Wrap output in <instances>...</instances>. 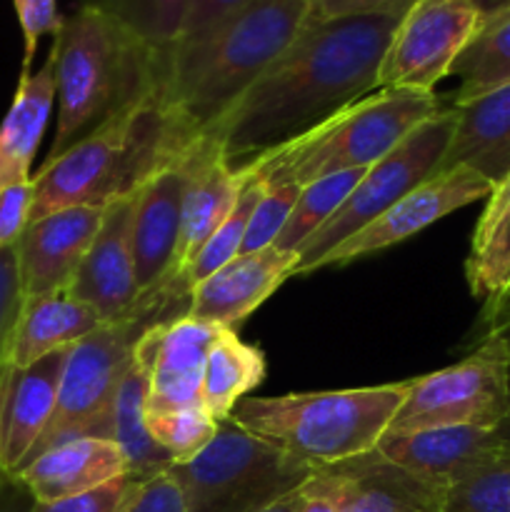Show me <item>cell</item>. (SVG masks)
I'll use <instances>...</instances> for the list:
<instances>
[{
	"instance_id": "obj_10",
	"label": "cell",
	"mask_w": 510,
	"mask_h": 512,
	"mask_svg": "<svg viewBox=\"0 0 510 512\" xmlns=\"http://www.w3.org/2000/svg\"><path fill=\"white\" fill-rule=\"evenodd\" d=\"M510 410V358L493 340L443 370L413 378L385 435L435 428H500Z\"/></svg>"
},
{
	"instance_id": "obj_5",
	"label": "cell",
	"mask_w": 510,
	"mask_h": 512,
	"mask_svg": "<svg viewBox=\"0 0 510 512\" xmlns=\"http://www.w3.org/2000/svg\"><path fill=\"white\" fill-rule=\"evenodd\" d=\"M410 388L413 378L370 388L243 398L230 420L320 470L373 453Z\"/></svg>"
},
{
	"instance_id": "obj_16",
	"label": "cell",
	"mask_w": 510,
	"mask_h": 512,
	"mask_svg": "<svg viewBox=\"0 0 510 512\" xmlns=\"http://www.w3.org/2000/svg\"><path fill=\"white\" fill-rule=\"evenodd\" d=\"M200 140V138H198ZM198 140L188 153L153 175L135 193L133 250L138 285L143 293L165 283L173 268L183 223V203L198 158Z\"/></svg>"
},
{
	"instance_id": "obj_24",
	"label": "cell",
	"mask_w": 510,
	"mask_h": 512,
	"mask_svg": "<svg viewBox=\"0 0 510 512\" xmlns=\"http://www.w3.org/2000/svg\"><path fill=\"white\" fill-rule=\"evenodd\" d=\"M55 103V53L35 73H20L13 103L0 123V190L28 183Z\"/></svg>"
},
{
	"instance_id": "obj_19",
	"label": "cell",
	"mask_w": 510,
	"mask_h": 512,
	"mask_svg": "<svg viewBox=\"0 0 510 512\" xmlns=\"http://www.w3.org/2000/svg\"><path fill=\"white\" fill-rule=\"evenodd\" d=\"M295 265L298 253H283L275 245L238 255L190 290L188 315L210 328L238 330L285 280L293 278Z\"/></svg>"
},
{
	"instance_id": "obj_3",
	"label": "cell",
	"mask_w": 510,
	"mask_h": 512,
	"mask_svg": "<svg viewBox=\"0 0 510 512\" xmlns=\"http://www.w3.org/2000/svg\"><path fill=\"white\" fill-rule=\"evenodd\" d=\"M315 18L313 0H253L233 18L168 53L163 98L203 135L253 88Z\"/></svg>"
},
{
	"instance_id": "obj_28",
	"label": "cell",
	"mask_w": 510,
	"mask_h": 512,
	"mask_svg": "<svg viewBox=\"0 0 510 512\" xmlns=\"http://www.w3.org/2000/svg\"><path fill=\"white\" fill-rule=\"evenodd\" d=\"M450 78H458L453 108L510 83V3L485 15L475 38L450 68Z\"/></svg>"
},
{
	"instance_id": "obj_45",
	"label": "cell",
	"mask_w": 510,
	"mask_h": 512,
	"mask_svg": "<svg viewBox=\"0 0 510 512\" xmlns=\"http://www.w3.org/2000/svg\"><path fill=\"white\" fill-rule=\"evenodd\" d=\"M35 500L18 480L8 478L0 485V512H30Z\"/></svg>"
},
{
	"instance_id": "obj_25",
	"label": "cell",
	"mask_w": 510,
	"mask_h": 512,
	"mask_svg": "<svg viewBox=\"0 0 510 512\" xmlns=\"http://www.w3.org/2000/svg\"><path fill=\"white\" fill-rule=\"evenodd\" d=\"M468 165L498 185L510 173V83L455 108V133L440 170Z\"/></svg>"
},
{
	"instance_id": "obj_33",
	"label": "cell",
	"mask_w": 510,
	"mask_h": 512,
	"mask_svg": "<svg viewBox=\"0 0 510 512\" xmlns=\"http://www.w3.org/2000/svg\"><path fill=\"white\" fill-rule=\"evenodd\" d=\"M220 425L215 423L205 408L163 410V413H145V428L150 438L173 458L175 463L195 458L210 440L218 435Z\"/></svg>"
},
{
	"instance_id": "obj_50",
	"label": "cell",
	"mask_w": 510,
	"mask_h": 512,
	"mask_svg": "<svg viewBox=\"0 0 510 512\" xmlns=\"http://www.w3.org/2000/svg\"><path fill=\"white\" fill-rule=\"evenodd\" d=\"M5 480H8V475H5V473H3V468H0V485H3Z\"/></svg>"
},
{
	"instance_id": "obj_41",
	"label": "cell",
	"mask_w": 510,
	"mask_h": 512,
	"mask_svg": "<svg viewBox=\"0 0 510 512\" xmlns=\"http://www.w3.org/2000/svg\"><path fill=\"white\" fill-rule=\"evenodd\" d=\"M125 512H188L185 508L183 490L170 470L145 480L138 495Z\"/></svg>"
},
{
	"instance_id": "obj_7",
	"label": "cell",
	"mask_w": 510,
	"mask_h": 512,
	"mask_svg": "<svg viewBox=\"0 0 510 512\" xmlns=\"http://www.w3.org/2000/svg\"><path fill=\"white\" fill-rule=\"evenodd\" d=\"M440 110L445 108L435 93L380 88L243 170L263 185L293 183L300 188L325 175L365 170Z\"/></svg>"
},
{
	"instance_id": "obj_17",
	"label": "cell",
	"mask_w": 510,
	"mask_h": 512,
	"mask_svg": "<svg viewBox=\"0 0 510 512\" xmlns=\"http://www.w3.org/2000/svg\"><path fill=\"white\" fill-rule=\"evenodd\" d=\"M335 512H445L448 488L373 453L318 470Z\"/></svg>"
},
{
	"instance_id": "obj_36",
	"label": "cell",
	"mask_w": 510,
	"mask_h": 512,
	"mask_svg": "<svg viewBox=\"0 0 510 512\" xmlns=\"http://www.w3.org/2000/svg\"><path fill=\"white\" fill-rule=\"evenodd\" d=\"M143 483L145 480L133 478V475H123L90 493L55 500V503H33L30 512H125Z\"/></svg>"
},
{
	"instance_id": "obj_9",
	"label": "cell",
	"mask_w": 510,
	"mask_h": 512,
	"mask_svg": "<svg viewBox=\"0 0 510 512\" xmlns=\"http://www.w3.org/2000/svg\"><path fill=\"white\" fill-rule=\"evenodd\" d=\"M455 133V108L440 110L430 120L413 130L398 148L390 150L385 158L365 168L363 178L335 210L333 218L298 250V265L293 278L308 275L318 268L320 260L338 248L343 240L373 223L380 213L398 203L405 193L418 188L420 183L435 175L448 153L450 138Z\"/></svg>"
},
{
	"instance_id": "obj_26",
	"label": "cell",
	"mask_w": 510,
	"mask_h": 512,
	"mask_svg": "<svg viewBox=\"0 0 510 512\" xmlns=\"http://www.w3.org/2000/svg\"><path fill=\"white\" fill-rule=\"evenodd\" d=\"M465 280L483 313L510 295V173L485 200L465 258Z\"/></svg>"
},
{
	"instance_id": "obj_30",
	"label": "cell",
	"mask_w": 510,
	"mask_h": 512,
	"mask_svg": "<svg viewBox=\"0 0 510 512\" xmlns=\"http://www.w3.org/2000/svg\"><path fill=\"white\" fill-rule=\"evenodd\" d=\"M363 173L365 170H345V173L325 175V178L303 185V190L298 195V203H295L283 233L273 243L275 248L283 250V253H298L333 218L335 210L353 193V188L363 178Z\"/></svg>"
},
{
	"instance_id": "obj_49",
	"label": "cell",
	"mask_w": 510,
	"mask_h": 512,
	"mask_svg": "<svg viewBox=\"0 0 510 512\" xmlns=\"http://www.w3.org/2000/svg\"><path fill=\"white\" fill-rule=\"evenodd\" d=\"M500 428H503V430H505V433H508V435H510V410H508V418H505V423H503V425H500Z\"/></svg>"
},
{
	"instance_id": "obj_20",
	"label": "cell",
	"mask_w": 510,
	"mask_h": 512,
	"mask_svg": "<svg viewBox=\"0 0 510 512\" xmlns=\"http://www.w3.org/2000/svg\"><path fill=\"white\" fill-rule=\"evenodd\" d=\"M68 350H58L25 368L0 375V468L13 478L55 413Z\"/></svg>"
},
{
	"instance_id": "obj_43",
	"label": "cell",
	"mask_w": 510,
	"mask_h": 512,
	"mask_svg": "<svg viewBox=\"0 0 510 512\" xmlns=\"http://www.w3.org/2000/svg\"><path fill=\"white\" fill-rule=\"evenodd\" d=\"M480 340H493L510 358V308H498L493 313H483V318H480V333L475 343H480Z\"/></svg>"
},
{
	"instance_id": "obj_12",
	"label": "cell",
	"mask_w": 510,
	"mask_h": 512,
	"mask_svg": "<svg viewBox=\"0 0 510 512\" xmlns=\"http://www.w3.org/2000/svg\"><path fill=\"white\" fill-rule=\"evenodd\" d=\"M493 188L495 185L485 175L468 168V165L438 170L418 188L405 193L398 203L390 205L385 213H380L373 223L360 228L358 233L343 240L338 248L330 250L315 270L355 263V260L405 243L408 238L438 223L445 215L455 213L465 205L478 203V200H488Z\"/></svg>"
},
{
	"instance_id": "obj_18",
	"label": "cell",
	"mask_w": 510,
	"mask_h": 512,
	"mask_svg": "<svg viewBox=\"0 0 510 512\" xmlns=\"http://www.w3.org/2000/svg\"><path fill=\"white\" fill-rule=\"evenodd\" d=\"M133 210L135 195L108 205L98 235L68 288L73 298L90 305L103 320L130 313L143 295L135 270Z\"/></svg>"
},
{
	"instance_id": "obj_32",
	"label": "cell",
	"mask_w": 510,
	"mask_h": 512,
	"mask_svg": "<svg viewBox=\"0 0 510 512\" xmlns=\"http://www.w3.org/2000/svg\"><path fill=\"white\" fill-rule=\"evenodd\" d=\"M260 195H263V183H260L250 170H243V185H240V193H238V200H235L233 210H230L228 218L220 223V228L210 235V240L203 245L198 258L193 260L190 270L185 273L183 283L185 288H188V293L200 283V280L210 278L215 270H220L223 265H228L230 260L238 258L240 248H243V238H245V228H248L250 213H253Z\"/></svg>"
},
{
	"instance_id": "obj_37",
	"label": "cell",
	"mask_w": 510,
	"mask_h": 512,
	"mask_svg": "<svg viewBox=\"0 0 510 512\" xmlns=\"http://www.w3.org/2000/svg\"><path fill=\"white\" fill-rule=\"evenodd\" d=\"M23 305V285H20L18 248H0V375L5 370L8 358L10 335H13L15 320Z\"/></svg>"
},
{
	"instance_id": "obj_13",
	"label": "cell",
	"mask_w": 510,
	"mask_h": 512,
	"mask_svg": "<svg viewBox=\"0 0 510 512\" xmlns=\"http://www.w3.org/2000/svg\"><path fill=\"white\" fill-rule=\"evenodd\" d=\"M215 328L188 313L160 320L140 338L135 355L148 368L145 413L203 408V375Z\"/></svg>"
},
{
	"instance_id": "obj_29",
	"label": "cell",
	"mask_w": 510,
	"mask_h": 512,
	"mask_svg": "<svg viewBox=\"0 0 510 512\" xmlns=\"http://www.w3.org/2000/svg\"><path fill=\"white\" fill-rule=\"evenodd\" d=\"M145 403H148V368L135 355V363L125 373L113 400V440L123 448L130 463V475L150 480L165 473L173 458L150 438L145 428Z\"/></svg>"
},
{
	"instance_id": "obj_4",
	"label": "cell",
	"mask_w": 510,
	"mask_h": 512,
	"mask_svg": "<svg viewBox=\"0 0 510 512\" xmlns=\"http://www.w3.org/2000/svg\"><path fill=\"white\" fill-rule=\"evenodd\" d=\"M58 123L48 160L128 105L163 88L168 53L153 50L93 5H80L53 38Z\"/></svg>"
},
{
	"instance_id": "obj_2",
	"label": "cell",
	"mask_w": 510,
	"mask_h": 512,
	"mask_svg": "<svg viewBox=\"0 0 510 512\" xmlns=\"http://www.w3.org/2000/svg\"><path fill=\"white\" fill-rule=\"evenodd\" d=\"M195 135L165 103L163 88L128 105L103 125L45 160L33 178L30 223L75 205H103L138 193L158 170L188 153Z\"/></svg>"
},
{
	"instance_id": "obj_39",
	"label": "cell",
	"mask_w": 510,
	"mask_h": 512,
	"mask_svg": "<svg viewBox=\"0 0 510 512\" xmlns=\"http://www.w3.org/2000/svg\"><path fill=\"white\" fill-rule=\"evenodd\" d=\"M30 205H33V178L28 183L0 190V248L18 245L20 235L30 223Z\"/></svg>"
},
{
	"instance_id": "obj_23",
	"label": "cell",
	"mask_w": 510,
	"mask_h": 512,
	"mask_svg": "<svg viewBox=\"0 0 510 512\" xmlns=\"http://www.w3.org/2000/svg\"><path fill=\"white\" fill-rule=\"evenodd\" d=\"M103 323L108 320L100 318V313L83 300L73 298L68 290L23 298L10 335L5 368H25L45 355L73 348Z\"/></svg>"
},
{
	"instance_id": "obj_31",
	"label": "cell",
	"mask_w": 510,
	"mask_h": 512,
	"mask_svg": "<svg viewBox=\"0 0 510 512\" xmlns=\"http://www.w3.org/2000/svg\"><path fill=\"white\" fill-rule=\"evenodd\" d=\"M103 10L153 50L168 53L183 35L188 0H83Z\"/></svg>"
},
{
	"instance_id": "obj_44",
	"label": "cell",
	"mask_w": 510,
	"mask_h": 512,
	"mask_svg": "<svg viewBox=\"0 0 510 512\" xmlns=\"http://www.w3.org/2000/svg\"><path fill=\"white\" fill-rule=\"evenodd\" d=\"M298 512H335L333 498H330V493L325 490V485L318 480V473H315L313 478L303 485Z\"/></svg>"
},
{
	"instance_id": "obj_48",
	"label": "cell",
	"mask_w": 510,
	"mask_h": 512,
	"mask_svg": "<svg viewBox=\"0 0 510 512\" xmlns=\"http://www.w3.org/2000/svg\"><path fill=\"white\" fill-rule=\"evenodd\" d=\"M498 308H510V295H508V298L503 300V303H500V305H495L493 310H498ZM493 310H488V313H493Z\"/></svg>"
},
{
	"instance_id": "obj_42",
	"label": "cell",
	"mask_w": 510,
	"mask_h": 512,
	"mask_svg": "<svg viewBox=\"0 0 510 512\" xmlns=\"http://www.w3.org/2000/svg\"><path fill=\"white\" fill-rule=\"evenodd\" d=\"M413 0H313L318 18H345V15L395 13L408 10Z\"/></svg>"
},
{
	"instance_id": "obj_8",
	"label": "cell",
	"mask_w": 510,
	"mask_h": 512,
	"mask_svg": "<svg viewBox=\"0 0 510 512\" xmlns=\"http://www.w3.org/2000/svg\"><path fill=\"white\" fill-rule=\"evenodd\" d=\"M170 473L188 512H260L303 488L318 468L228 420L208 448L170 465Z\"/></svg>"
},
{
	"instance_id": "obj_47",
	"label": "cell",
	"mask_w": 510,
	"mask_h": 512,
	"mask_svg": "<svg viewBox=\"0 0 510 512\" xmlns=\"http://www.w3.org/2000/svg\"><path fill=\"white\" fill-rule=\"evenodd\" d=\"M475 3H478V8L483 10V18L488 13H493V10H498V8H503V5H508L510 0H475Z\"/></svg>"
},
{
	"instance_id": "obj_40",
	"label": "cell",
	"mask_w": 510,
	"mask_h": 512,
	"mask_svg": "<svg viewBox=\"0 0 510 512\" xmlns=\"http://www.w3.org/2000/svg\"><path fill=\"white\" fill-rule=\"evenodd\" d=\"M250 3H253V0H188L183 35H180L178 43H183V40H195L200 38V35L210 33V30L218 28L223 20L233 18L238 10H243L245 5Z\"/></svg>"
},
{
	"instance_id": "obj_38",
	"label": "cell",
	"mask_w": 510,
	"mask_h": 512,
	"mask_svg": "<svg viewBox=\"0 0 510 512\" xmlns=\"http://www.w3.org/2000/svg\"><path fill=\"white\" fill-rule=\"evenodd\" d=\"M20 30H23V73H28L43 35H55L63 25L58 0H13Z\"/></svg>"
},
{
	"instance_id": "obj_1",
	"label": "cell",
	"mask_w": 510,
	"mask_h": 512,
	"mask_svg": "<svg viewBox=\"0 0 510 512\" xmlns=\"http://www.w3.org/2000/svg\"><path fill=\"white\" fill-rule=\"evenodd\" d=\"M405 10L315 15L253 88L208 130L233 170L310 133L355 100L380 90L385 50Z\"/></svg>"
},
{
	"instance_id": "obj_21",
	"label": "cell",
	"mask_w": 510,
	"mask_h": 512,
	"mask_svg": "<svg viewBox=\"0 0 510 512\" xmlns=\"http://www.w3.org/2000/svg\"><path fill=\"white\" fill-rule=\"evenodd\" d=\"M130 475L123 448L108 438H75L53 445L13 475L35 503H55L90 493Z\"/></svg>"
},
{
	"instance_id": "obj_6",
	"label": "cell",
	"mask_w": 510,
	"mask_h": 512,
	"mask_svg": "<svg viewBox=\"0 0 510 512\" xmlns=\"http://www.w3.org/2000/svg\"><path fill=\"white\" fill-rule=\"evenodd\" d=\"M190 293L168 278L140 295L130 313L108 320L73 345L65 360L55 413L23 465L53 445L75 438L113 440V400L135 363L140 338L160 320L188 313Z\"/></svg>"
},
{
	"instance_id": "obj_27",
	"label": "cell",
	"mask_w": 510,
	"mask_h": 512,
	"mask_svg": "<svg viewBox=\"0 0 510 512\" xmlns=\"http://www.w3.org/2000/svg\"><path fill=\"white\" fill-rule=\"evenodd\" d=\"M265 380V355L238 338V330L215 328L203 375V408L215 423H228L235 405Z\"/></svg>"
},
{
	"instance_id": "obj_46",
	"label": "cell",
	"mask_w": 510,
	"mask_h": 512,
	"mask_svg": "<svg viewBox=\"0 0 510 512\" xmlns=\"http://www.w3.org/2000/svg\"><path fill=\"white\" fill-rule=\"evenodd\" d=\"M300 493H303V488L295 490V493H290V495H285V498L275 500L273 505H268V508H263L260 512H298Z\"/></svg>"
},
{
	"instance_id": "obj_15",
	"label": "cell",
	"mask_w": 510,
	"mask_h": 512,
	"mask_svg": "<svg viewBox=\"0 0 510 512\" xmlns=\"http://www.w3.org/2000/svg\"><path fill=\"white\" fill-rule=\"evenodd\" d=\"M375 453L443 488L463 483L510 453L503 428H435L408 435H383Z\"/></svg>"
},
{
	"instance_id": "obj_35",
	"label": "cell",
	"mask_w": 510,
	"mask_h": 512,
	"mask_svg": "<svg viewBox=\"0 0 510 512\" xmlns=\"http://www.w3.org/2000/svg\"><path fill=\"white\" fill-rule=\"evenodd\" d=\"M300 190L303 188L293 183L263 185V195H260V200L255 203L248 220V228H245L240 255L258 253V250L270 248V245L278 240L285 223H288L290 213H293L295 203H298Z\"/></svg>"
},
{
	"instance_id": "obj_14",
	"label": "cell",
	"mask_w": 510,
	"mask_h": 512,
	"mask_svg": "<svg viewBox=\"0 0 510 512\" xmlns=\"http://www.w3.org/2000/svg\"><path fill=\"white\" fill-rule=\"evenodd\" d=\"M103 205H75L33 220L18 240L23 298L68 290L105 218Z\"/></svg>"
},
{
	"instance_id": "obj_22",
	"label": "cell",
	"mask_w": 510,
	"mask_h": 512,
	"mask_svg": "<svg viewBox=\"0 0 510 512\" xmlns=\"http://www.w3.org/2000/svg\"><path fill=\"white\" fill-rule=\"evenodd\" d=\"M243 185V170H233L225 160L223 150L213 138L200 135L198 158H195L193 178L183 203V223H180L178 248H175L173 268L168 278L178 280L185 288L183 278L193 260L208 243L210 235L220 228L238 200ZM188 290V288H185Z\"/></svg>"
},
{
	"instance_id": "obj_11",
	"label": "cell",
	"mask_w": 510,
	"mask_h": 512,
	"mask_svg": "<svg viewBox=\"0 0 510 512\" xmlns=\"http://www.w3.org/2000/svg\"><path fill=\"white\" fill-rule=\"evenodd\" d=\"M483 23L475 0H413L380 65V88L435 93Z\"/></svg>"
},
{
	"instance_id": "obj_34",
	"label": "cell",
	"mask_w": 510,
	"mask_h": 512,
	"mask_svg": "<svg viewBox=\"0 0 510 512\" xmlns=\"http://www.w3.org/2000/svg\"><path fill=\"white\" fill-rule=\"evenodd\" d=\"M445 512H510V453L453 485Z\"/></svg>"
}]
</instances>
